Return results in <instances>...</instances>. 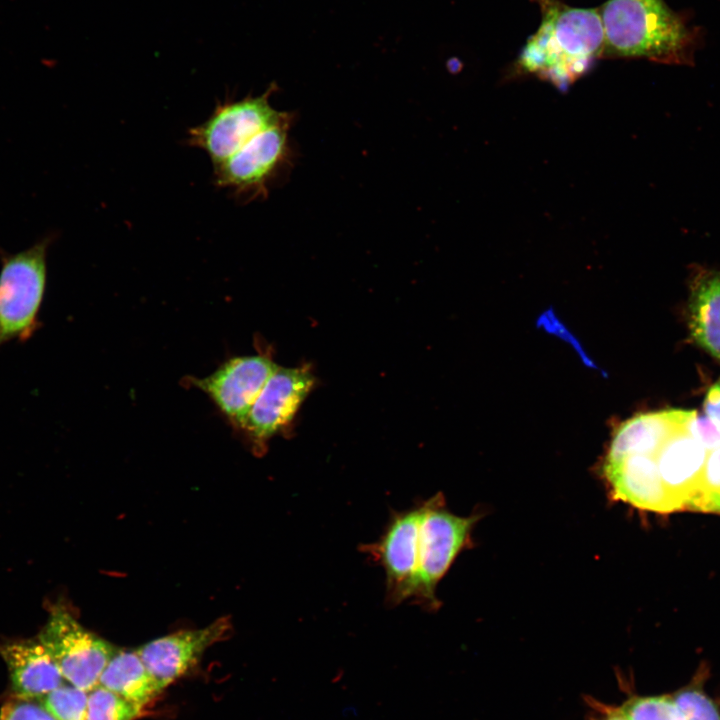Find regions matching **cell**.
<instances>
[{"label":"cell","instance_id":"8fae6325","mask_svg":"<svg viewBox=\"0 0 720 720\" xmlns=\"http://www.w3.org/2000/svg\"><path fill=\"white\" fill-rule=\"evenodd\" d=\"M314 385L304 368L277 367L249 411L242 429L263 444L288 425Z\"/></svg>","mask_w":720,"mask_h":720},{"label":"cell","instance_id":"5bb4252c","mask_svg":"<svg viewBox=\"0 0 720 720\" xmlns=\"http://www.w3.org/2000/svg\"><path fill=\"white\" fill-rule=\"evenodd\" d=\"M0 656L15 696L38 699L66 682L38 638L1 643Z\"/></svg>","mask_w":720,"mask_h":720},{"label":"cell","instance_id":"ffe728a7","mask_svg":"<svg viewBox=\"0 0 720 720\" xmlns=\"http://www.w3.org/2000/svg\"><path fill=\"white\" fill-rule=\"evenodd\" d=\"M619 709L627 720H685L671 694L632 696Z\"/></svg>","mask_w":720,"mask_h":720},{"label":"cell","instance_id":"484cf974","mask_svg":"<svg viewBox=\"0 0 720 720\" xmlns=\"http://www.w3.org/2000/svg\"><path fill=\"white\" fill-rule=\"evenodd\" d=\"M593 706L596 714L591 720H627L619 707L606 706L600 703H594Z\"/></svg>","mask_w":720,"mask_h":720},{"label":"cell","instance_id":"d6986e66","mask_svg":"<svg viewBox=\"0 0 720 720\" xmlns=\"http://www.w3.org/2000/svg\"><path fill=\"white\" fill-rule=\"evenodd\" d=\"M142 711L104 687L96 686L88 692L86 720H136Z\"/></svg>","mask_w":720,"mask_h":720},{"label":"cell","instance_id":"9a60e30c","mask_svg":"<svg viewBox=\"0 0 720 720\" xmlns=\"http://www.w3.org/2000/svg\"><path fill=\"white\" fill-rule=\"evenodd\" d=\"M694 410L668 409L637 415L616 430L605 460L629 455L653 457L676 432L684 430Z\"/></svg>","mask_w":720,"mask_h":720},{"label":"cell","instance_id":"30bf717a","mask_svg":"<svg viewBox=\"0 0 720 720\" xmlns=\"http://www.w3.org/2000/svg\"><path fill=\"white\" fill-rule=\"evenodd\" d=\"M231 630L230 618L220 617L203 628L150 641L136 651L162 691L195 666L203 653L224 640Z\"/></svg>","mask_w":720,"mask_h":720},{"label":"cell","instance_id":"6da1fadb","mask_svg":"<svg viewBox=\"0 0 720 720\" xmlns=\"http://www.w3.org/2000/svg\"><path fill=\"white\" fill-rule=\"evenodd\" d=\"M541 23L524 46L522 71L565 86L603 55L604 32L599 9L571 7L559 0H534Z\"/></svg>","mask_w":720,"mask_h":720},{"label":"cell","instance_id":"2e32d148","mask_svg":"<svg viewBox=\"0 0 720 720\" xmlns=\"http://www.w3.org/2000/svg\"><path fill=\"white\" fill-rule=\"evenodd\" d=\"M688 323L694 341L720 361V270L696 273L688 302Z\"/></svg>","mask_w":720,"mask_h":720},{"label":"cell","instance_id":"3957f363","mask_svg":"<svg viewBox=\"0 0 720 720\" xmlns=\"http://www.w3.org/2000/svg\"><path fill=\"white\" fill-rule=\"evenodd\" d=\"M52 240L46 236L25 250L0 254V347L12 341L25 343L41 328Z\"/></svg>","mask_w":720,"mask_h":720},{"label":"cell","instance_id":"52a82bcc","mask_svg":"<svg viewBox=\"0 0 720 720\" xmlns=\"http://www.w3.org/2000/svg\"><path fill=\"white\" fill-rule=\"evenodd\" d=\"M292 119L253 137L237 152L213 166L214 183L245 201L266 198L269 185L288 162Z\"/></svg>","mask_w":720,"mask_h":720},{"label":"cell","instance_id":"8992f818","mask_svg":"<svg viewBox=\"0 0 720 720\" xmlns=\"http://www.w3.org/2000/svg\"><path fill=\"white\" fill-rule=\"evenodd\" d=\"M38 639L64 680L87 692L98 685L102 671L117 651L84 628L65 606L53 607Z\"/></svg>","mask_w":720,"mask_h":720},{"label":"cell","instance_id":"7a4b0ae2","mask_svg":"<svg viewBox=\"0 0 720 720\" xmlns=\"http://www.w3.org/2000/svg\"><path fill=\"white\" fill-rule=\"evenodd\" d=\"M602 56L680 62L688 32L663 0H608L599 9Z\"/></svg>","mask_w":720,"mask_h":720},{"label":"cell","instance_id":"44dd1931","mask_svg":"<svg viewBox=\"0 0 720 720\" xmlns=\"http://www.w3.org/2000/svg\"><path fill=\"white\" fill-rule=\"evenodd\" d=\"M704 679L696 677L686 686L671 693L685 720H720V709L705 692Z\"/></svg>","mask_w":720,"mask_h":720},{"label":"cell","instance_id":"603a6c76","mask_svg":"<svg viewBox=\"0 0 720 720\" xmlns=\"http://www.w3.org/2000/svg\"><path fill=\"white\" fill-rule=\"evenodd\" d=\"M0 720H55L37 699L14 696L1 708Z\"/></svg>","mask_w":720,"mask_h":720},{"label":"cell","instance_id":"d4e9b609","mask_svg":"<svg viewBox=\"0 0 720 720\" xmlns=\"http://www.w3.org/2000/svg\"><path fill=\"white\" fill-rule=\"evenodd\" d=\"M705 415L720 429V378L710 387L704 400Z\"/></svg>","mask_w":720,"mask_h":720},{"label":"cell","instance_id":"7c38bea8","mask_svg":"<svg viewBox=\"0 0 720 720\" xmlns=\"http://www.w3.org/2000/svg\"><path fill=\"white\" fill-rule=\"evenodd\" d=\"M708 451L686 431L673 434L653 456L673 511L690 508Z\"/></svg>","mask_w":720,"mask_h":720},{"label":"cell","instance_id":"ba28073f","mask_svg":"<svg viewBox=\"0 0 720 720\" xmlns=\"http://www.w3.org/2000/svg\"><path fill=\"white\" fill-rule=\"evenodd\" d=\"M420 518L421 503L393 512L379 539L361 547L384 570L385 599L390 606L414 599Z\"/></svg>","mask_w":720,"mask_h":720},{"label":"cell","instance_id":"e0dca14e","mask_svg":"<svg viewBox=\"0 0 720 720\" xmlns=\"http://www.w3.org/2000/svg\"><path fill=\"white\" fill-rule=\"evenodd\" d=\"M97 686L141 708L161 693L136 650H117L102 671Z\"/></svg>","mask_w":720,"mask_h":720},{"label":"cell","instance_id":"4316f807","mask_svg":"<svg viewBox=\"0 0 720 720\" xmlns=\"http://www.w3.org/2000/svg\"><path fill=\"white\" fill-rule=\"evenodd\" d=\"M716 512H720V502H719V504H718V507H717Z\"/></svg>","mask_w":720,"mask_h":720},{"label":"cell","instance_id":"7402d4cb","mask_svg":"<svg viewBox=\"0 0 720 720\" xmlns=\"http://www.w3.org/2000/svg\"><path fill=\"white\" fill-rule=\"evenodd\" d=\"M720 502V447L709 451L699 489L690 508L716 512Z\"/></svg>","mask_w":720,"mask_h":720},{"label":"cell","instance_id":"cb8c5ba5","mask_svg":"<svg viewBox=\"0 0 720 720\" xmlns=\"http://www.w3.org/2000/svg\"><path fill=\"white\" fill-rule=\"evenodd\" d=\"M685 431L708 452L720 447V429L705 414L694 410Z\"/></svg>","mask_w":720,"mask_h":720},{"label":"cell","instance_id":"5b68a950","mask_svg":"<svg viewBox=\"0 0 720 720\" xmlns=\"http://www.w3.org/2000/svg\"><path fill=\"white\" fill-rule=\"evenodd\" d=\"M277 88L272 83L259 96L218 103L206 121L188 130L187 144L205 151L213 166L223 162L257 134L292 119L270 104Z\"/></svg>","mask_w":720,"mask_h":720},{"label":"cell","instance_id":"ac0fdd59","mask_svg":"<svg viewBox=\"0 0 720 720\" xmlns=\"http://www.w3.org/2000/svg\"><path fill=\"white\" fill-rule=\"evenodd\" d=\"M37 700L55 720H86L88 692L67 682Z\"/></svg>","mask_w":720,"mask_h":720},{"label":"cell","instance_id":"277c9868","mask_svg":"<svg viewBox=\"0 0 720 720\" xmlns=\"http://www.w3.org/2000/svg\"><path fill=\"white\" fill-rule=\"evenodd\" d=\"M479 518V514L464 517L452 513L441 493L421 503L414 602L431 610L439 608L437 585L469 543L471 531Z\"/></svg>","mask_w":720,"mask_h":720},{"label":"cell","instance_id":"9c48e42d","mask_svg":"<svg viewBox=\"0 0 720 720\" xmlns=\"http://www.w3.org/2000/svg\"><path fill=\"white\" fill-rule=\"evenodd\" d=\"M268 356H238L192 384L205 392L230 421L239 426L255 403L268 378L277 369Z\"/></svg>","mask_w":720,"mask_h":720},{"label":"cell","instance_id":"4fadbf2b","mask_svg":"<svg viewBox=\"0 0 720 720\" xmlns=\"http://www.w3.org/2000/svg\"><path fill=\"white\" fill-rule=\"evenodd\" d=\"M604 475L615 499L654 512H672L656 461L647 455L605 460Z\"/></svg>","mask_w":720,"mask_h":720}]
</instances>
